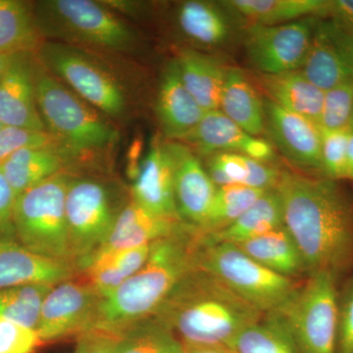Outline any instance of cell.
Returning <instances> with one entry per match:
<instances>
[{
	"mask_svg": "<svg viewBox=\"0 0 353 353\" xmlns=\"http://www.w3.org/2000/svg\"><path fill=\"white\" fill-rule=\"evenodd\" d=\"M275 189L309 275L353 263V208L336 181L283 171Z\"/></svg>",
	"mask_w": 353,
	"mask_h": 353,
	"instance_id": "cell-1",
	"label": "cell"
},
{
	"mask_svg": "<svg viewBox=\"0 0 353 353\" xmlns=\"http://www.w3.org/2000/svg\"><path fill=\"white\" fill-rule=\"evenodd\" d=\"M263 316L219 279L196 267L152 317L168 327L183 345L227 347L241 330Z\"/></svg>",
	"mask_w": 353,
	"mask_h": 353,
	"instance_id": "cell-2",
	"label": "cell"
},
{
	"mask_svg": "<svg viewBox=\"0 0 353 353\" xmlns=\"http://www.w3.org/2000/svg\"><path fill=\"white\" fill-rule=\"evenodd\" d=\"M197 228L153 243L145 265L110 296L101 299L92 331L116 334L152 317L176 284L196 268Z\"/></svg>",
	"mask_w": 353,
	"mask_h": 353,
	"instance_id": "cell-3",
	"label": "cell"
},
{
	"mask_svg": "<svg viewBox=\"0 0 353 353\" xmlns=\"http://www.w3.org/2000/svg\"><path fill=\"white\" fill-rule=\"evenodd\" d=\"M34 82L41 119L66 162L87 152L105 150L117 141L118 132L101 112L81 99L37 58Z\"/></svg>",
	"mask_w": 353,
	"mask_h": 353,
	"instance_id": "cell-4",
	"label": "cell"
},
{
	"mask_svg": "<svg viewBox=\"0 0 353 353\" xmlns=\"http://www.w3.org/2000/svg\"><path fill=\"white\" fill-rule=\"evenodd\" d=\"M41 37L69 46H88L113 51H132L139 37L102 1L43 0L34 6Z\"/></svg>",
	"mask_w": 353,
	"mask_h": 353,
	"instance_id": "cell-5",
	"label": "cell"
},
{
	"mask_svg": "<svg viewBox=\"0 0 353 353\" xmlns=\"http://www.w3.org/2000/svg\"><path fill=\"white\" fill-rule=\"evenodd\" d=\"M194 262L212 274L262 314H277L296 294L292 279L253 260L236 245L204 241L197 232Z\"/></svg>",
	"mask_w": 353,
	"mask_h": 353,
	"instance_id": "cell-6",
	"label": "cell"
},
{
	"mask_svg": "<svg viewBox=\"0 0 353 353\" xmlns=\"http://www.w3.org/2000/svg\"><path fill=\"white\" fill-rule=\"evenodd\" d=\"M70 180L71 176L61 172L16 197L13 223L18 241L28 250L73 264L66 217Z\"/></svg>",
	"mask_w": 353,
	"mask_h": 353,
	"instance_id": "cell-7",
	"label": "cell"
},
{
	"mask_svg": "<svg viewBox=\"0 0 353 353\" xmlns=\"http://www.w3.org/2000/svg\"><path fill=\"white\" fill-rule=\"evenodd\" d=\"M336 275H310L280 312L299 353H336L339 305Z\"/></svg>",
	"mask_w": 353,
	"mask_h": 353,
	"instance_id": "cell-8",
	"label": "cell"
},
{
	"mask_svg": "<svg viewBox=\"0 0 353 353\" xmlns=\"http://www.w3.org/2000/svg\"><path fill=\"white\" fill-rule=\"evenodd\" d=\"M126 203L108 183L71 178L66 194L67 228L70 259L78 273L108 238Z\"/></svg>",
	"mask_w": 353,
	"mask_h": 353,
	"instance_id": "cell-9",
	"label": "cell"
},
{
	"mask_svg": "<svg viewBox=\"0 0 353 353\" xmlns=\"http://www.w3.org/2000/svg\"><path fill=\"white\" fill-rule=\"evenodd\" d=\"M38 51L39 63L92 108L109 117L125 113L126 97L119 83L80 48L46 41Z\"/></svg>",
	"mask_w": 353,
	"mask_h": 353,
	"instance_id": "cell-10",
	"label": "cell"
},
{
	"mask_svg": "<svg viewBox=\"0 0 353 353\" xmlns=\"http://www.w3.org/2000/svg\"><path fill=\"white\" fill-rule=\"evenodd\" d=\"M317 22V17H308L281 25L250 26L245 46L253 68L267 75L301 70Z\"/></svg>",
	"mask_w": 353,
	"mask_h": 353,
	"instance_id": "cell-11",
	"label": "cell"
},
{
	"mask_svg": "<svg viewBox=\"0 0 353 353\" xmlns=\"http://www.w3.org/2000/svg\"><path fill=\"white\" fill-rule=\"evenodd\" d=\"M101 297L87 281L53 285L44 299L37 333L41 341L82 336L94 330Z\"/></svg>",
	"mask_w": 353,
	"mask_h": 353,
	"instance_id": "cell-12",
	"label": "cell"
},
{
	"mask_svg": "<svg viewBox=\"0 0 353 353\" xmlns=\"http://www.w3.org/2000/svg\"><path fill=\"white\" fill-rule=\"evenodd\" d=\"M301 71L323 92L352 82L353 32L336 18L318 19Z\"/></svg>",
	"mask_w": 353,
	"mask_h": 353,
	"instance_id": "cell-13",
	"label": "cell"
},
{
	"mask_svg": "<svg viewBox=\"0 0 353 353\" xmlns=\"http://www.w3.org/2000/svg\"><path fill=\"white\" fill-rule=\"evenodd\" d=\"M264 102L265 131L290 162L303 168L322 171L321 129L313 121Z\"/></svg>",
	"mask_w": 353,
	"mask_h": 353,
	"instance_id": "cell-14",
	"label": "cell"
},
{
	"mask_svg": "<svg viewBox=\"0 0 353 353\" xmlns=\"http://www.w3.org/2000/svg\"><path fill=\"white\" fill-rule=\"evenodd\" d=\"M32 52L17 53L0 80V122L4 127L46 131L39 114Z\"/></svg>",
	"mask_w": 353,
	"mask_h": 353,
	"instance_id": "cell-15",
	"label": "cell"
},
{
	"mask_svg": "<svg viewBox=\"0 0 353 353\" xmlns=\"http://www.w3.org/2000/svg\"><path fill=\"white\" fill-rule=\"evenodd\" d=\"M174 162L176 208L188 224L199 228L205 219L217 190L189 145L167 141Z\"/></svg>",
	"mask_w": 353,
	"mask_h": 353,
	"instance_id": "cell-16",
	"label": "cell"
},
{
	"mask_svg": "<svg viewBox=\"0 0 353 353\" xmlns=\"http://www.w3.org/2000/svg\"><path fill=\"white\" fill-rule=\"evenodd\" d=\"M132 179V201L153 214L183 221L176 208L174 162L167 141L153 143Z\"/></svg>",
	"mask_w": 353,
	"mask_h": 353,
	"instance_id": "cell-17",
	"label": "cell"
},
{
	"mask_svg": "<svg viewBox=\"0 0 353 353\" xmlns=\"http://www.w3.org/2000/svg\"><path fill=\"white\" fill-rule=\"evenodd\" d=\"M189 225L185 221L169 219L153 214L132 199L125 204L108 238L83 264L80 273L88 262L97 257L117 250L152 245L181 233Z\"/></svg>",
	"mask_w": 353,
	"mask_h": 353,
	"instance_id": "cell-18",
	"label": "cell"
},
{
	"mask_svg": "<svg viewBox=\"0 0 353 353\" xmlns=\"http://www.w3.org/2000/svg\"><path fill=\"white\" fill-rule=\"evenodd\" d=\"M77 273L73 264L36 254L17 238H0V289L30 284L55 285L74 279Z\"/></svg>",
	"mask_w": 353,
	"mask_h": 353,
	"instance_id": "cell-19",
	"label": "cell"
},
{
	"mask_svg": "<svg viewBox=\"0 0 353 353\" xmlns=\"http://www.w3.org/2000/svg\"><path fill=\"white\" fill-rule=\"evenodd\" d=\"M205 113L183 85L176 59L172 60L162 75L157 101V115L165 136L182 141Z\"/></svg>",
	"mask_w": 353,
	"mask_h": 353,
	"instance_id": "cell-20",
	"label": "cell"
},
{
	"mask_svg": "<svg viewBox=\"0 0 353 353\" xmlns=\"http://www.w3.org/2000/svg\"><path fill=\"white\" fill-rule=\"evenodd\" d=\"M260 82L270 101L319 125L324 92L311 83L301 70L274 75L261 74Z\"/></svg>",
	"mask_w": 353,
	"mask_h": 353,
	"instance_id": "cell-21",
	"label": "cell"
},
{
	"mask_svg": "<svg viewBox=\"0 0 353 353\" xmlns=\"http://www.w3.org/2000/svg\"><path fill=\"white\" fill-rule=\"evenodd\" d=\"M185 87L202 109L217 110L228 69L215 58L199 51L183 50L176 58Z\"/></svg>",
	"mask_w": 353,
	"mask_h": 353,
	"instance_id": "cell-22",
	"label": "cell"
},
{
	"mask_svg": "<svg viewBox=\"0 0 353 353\" xmlns=\"http://www.w3.org/2000/svg\"><path fill=\"white\" fill-rule=\"evenodd\" d=\"M66 160L57 146H31L14 153L0 171L17 197L61 173Z\"/></svg>",
	"mask_w": 353,
	"mask_h": 353,
	"instance_id": "cell-23",
	"label": "cell"
},
{
	"mask_svg": "<svg viewBox=\"0 0 353 353\" xmlns=\"http://www.w3.org/2000/svg\"><path fill=\"white\" fill-rule=\"evenodd\" d=\"M282 226H284L282 201L277 190L272 189L266 190L263 196L226 229L208 234L199 232L201 238L208 243L236 245Z\"/></svg>",
	"mask_w": 353,
	"mask_h": 353,
	"instance_id": "cell-24",
	"label": "cell"
},
{
	"mask_svg": "<svg viewBox=\"0 0 353 353\" xmlns=\"http://www.w3.org/2000/svg\"><path fill=\"white\" fill-rule=\"evenodd\" d=\"M219 109L250 136L265 131L264 102L241 70L228 69Z\"/></svg>",
	"mask_w": 353,
	"mask_h": 353,
	"instance_id": "cell-25",
	"label": "cell"
},
{
	"mask_svg": "<svg viewBox=\"0 0 353 353\" xmlns=\"http://www.w3.org/2000/svg\"><path fill=\"white\" fill-rule=\"evenodd\" d=\"M208 172L216 187L241 185L268 190L275 189L281 172L241 153H215L209 157Z\"/></svg>",
	"mask_w": 353,
	"mask_h": 353,
	"instance_id": "cell-26",
	"label": "cell"
},
{
	"mask_svg": "<svg viewBox=\"0 0 353 353\" xmlns=\"http://www.w3.org/2000/svg\"><path fill=\"white\" fill-rule=\"evenodd\" d=\"M252 138L217 109L208 111L196 127L181 141L192 145L204 157L222 152L245 155Z\"/></svg>",
	"mask_w": 353,
	"mask_h": 353,
	"instance_id": "cell-27",
	"label": "cell"
},
{
	"mask_svg": "<svg viewBox=\"0 0 353 353\" xmlns=\"http://www.w3.org/2000/svg\"><path fill=\"white\" fill-rule=\"evenodd\" d=\"M252 24H285L329 13V0H229L221 2Z\"/></svg>",
	"mask_w": 353,
	"mask_h": 353,
	"instance_id": "cell-28",
	"label": "cell"
},
{
	"mask_svg": "<svg viewBox=\"0 0 353 353\" xmlns=\"http://www.w3.org/2000/svg\"><path fill=\"white\" fill-rule=\"evenodd\" d=\"M152 245L101 255L88 262L81 273L101 299H105L145 265Z\"/></svg>",
	"mask_w": 353,
	"mask_h": 353,
	"instance_id": "cell-29",
	"label": "cell"
},
{
	"mask_svg": "<svg viewBox=\"0 0 353 353\" xmlns=\"http://www.w3.org/2000/svg\"><path fill=\"white\" fill-rule=\"evenodd\" d=\"M236 245L253 260L279 275L290 279L306 272L296 241L285 226Z\"/></svg>",
	"mask_w": 353,
	"mask_h": 353,
	"instance_id": "cell-30",
	"label": "cell"
},
{
	"mask_svg": "<svg viewBox=\"0 0 353 353\" xmlns=\"http://www.w3.org/2000/svg\"><path fill=\"white\" fill-rule=\"evenodd\" d=\"M176 20L183 34L202 46H219L232 34L228 16L212 2L201 0L183 2L179 7Z\"/></svg>",
	"mask_w": 353,
	"mask_h": 353,
	"instance_id": "cell-31",
	"label": "cell"
},
{
	"mask_svg": "<svg viewBox=\"0 0 353 353\" xmlns=\"http://www.w3.org/2000/svg\"><path fill=\"white\" fill-rule=\"evenodd\" d=\"M41 38L34 6L22 0H0V55L32 52Z\"/></svg>",
	"mask_w": 353,
	"mask_h": 353,
	"instance_id": "cell-32",
	"label": "cell"
},
{
	"mask_svg": "<svg viewBox=\"0 0 353 353\" xmlns=\"http://www.w3.org/2000/svg\"><path fill=\"white\" fill-rule=\"evenodd\" d=\"M112 353H183V345L163 323L150 317L114 334Z\"/></svg>",
	"mask_w": 353,
	"mask_h": 353,
	"instance_id": "cell-33",
	"label": "cell"
},
{
	"mask_svg": "<svg viewBox=\"0 0 353 353\" xmlns=\"http://www.w3.org/2000/svg\"><path fill=\"white\" fill-rule=\"evenodd\" d=\"M262 319L241 330L226 347L234 353H299L278 315H266Z\"/></svg>",
	"mask_w": 353,
	"mask_h": 353,
	"instance_id": "cell-34",
	"label": "cell"
},
{
	"mask_svg": "<svg viewBox=\"0 0 353 353\" xmlns=\"http://www.w3.org/2000/svg\"><path fill=\"white\" fill-rule=\"evenodd\" d=\"M265 192L241 185L217 188L205 219L197 230L201 234H208L226 229L263 196Z\"/></svg>",
	"mask_w": 353,
	"mask_h": 353,
	"instance_id": "cell-35",
	"label": "cell"
},
{
	"mask_svg": "<svg viewBox=\"0 0 353 353\" xmlns=\"http://www.w3.org/2000/svg\"><path fill=\"white\" fill-rule=\"evenodd\" d=\"M53 285L30 284L0 289V318L37 330L41 305Z\"/></svg>",
	"mask_w": 353,
	"mask_h": 353,
	"instance_id": "cell-36",
	"label": "cell"
},
{
	"mask_svg": "<svg viewBox=\"0 0 353 353\" xmlns=\"http://www.w3.org/2000/svg\"><path fill=\"white\" fill-rule=\"evenodd\" d=\"M353 113V81L324 92L319 126L326 130L350 129Z\"/></svg>",
	"mask_w": 353,
	"mask_h": 353,
	"instance_id": "cell-37",
	"label": "cell"
},
{
	"mask_svg": "<svg viewBox=\"0 0 353 353\" xmlns=\"http://www.w3.org/2000/svg\"><path fill=\"white\" fill-rule=\"evenodd\" d=\"M321 129L322 171L326 178L347 179V150L350 129Z\"/></svg>",
	"mask_w": 353,
	"mask_h": 353,
	"instance_id": "cell-38",
	"label": "cell"
},
{
	"mask_svg": "<svg viewBox=\"0 0 353 353\" xmlns=\"http://www.w3.org/2000/svg\"><path fill=\"white\" fill-rule=\"evenodd\" d=\"M31 146L57 148V143L48 132L32 131L13 127L2 128L0 132V168L14 153Z\"/></svg>",
	"mask_w": 353,
	"mask_h": 353,
	"instance_id": "cell-39",
	"label": "cell"
},
{
	"mask_svg": "<svg viewBox=\"0 0 353 353\" xmlns=\"http://www.w3.org/2000/svg\"><path fill=\"white\" fill-rule=\"evenodd\" d=\"M41 343L36 330L0 318V353H32Z\"/></svg>",
	"mask_w": 353,
	"mask_h": 353,
	"instance_id": "cell-40",
	"label": "cell"
},
{
	"mask_svg": "<svg viewBox=\"0 0 353 353\" xmlns=\"http://www.w3.org/2000/svg\"><path fill=\"white\" fill-rule=\"evenodd\" d=\"M336 353H353V287L339 309Z\"/></svg>",
	"mask_w": 353,
	"mask_h": 353,
	"instance_id": "cell-41",
	"label": "cell"
},
{
	"mask_svg": "<svg viewBox=\"0 0 353 353\" xmlns=\"http://www.w3.org/2000/svg\"><path fill=\"white\" fill-rule=\"evenodd\" d=\"M15 199L12 189L0 171V238H17L13 223Z\"/></svg>",
	"mask_w": 353,
	"mask_h": 353,
	"instance_id": "cell-42",
	"label": "cell"
},
{
	"mask_svg": "<svg viewBox=\"0 0 353 353\" xmlns=\"http://www.w3.org/2000/svg\"><path fill=\"white\" fill-rule=\"evenodd\" d=\"M113 334L90 331L79 336L78 343L71 353H112Z\"/></svg>",
	"mask_w": 353,
	"mask_h": 353,
	"instance_id": "cell-43",
	"label": "cell"
},
{
	"mask_svg": "<svg viewBox=\"0 0 353 353\" xmlns=\"http://www.w3.org/2000/svg\"><path fill=\"white\" fill-rule=\"evenodd\" d=\"M329 13L353 32V0H333Z\"/></svg>",
	"mask_w": 353,
	"mask_h": 353,
	"instance_id": "cell-44",
	"label": "cell"
},
{
	"mask_svg": "<svg viewBox=\"0 0 353 353\" xmlns=\"http://www.w3.org/2000/svg\"><path fill=\"white\" fill-rule=\"evenodd\" d=\"M183 353H234L226 347L217 345H183Z\"/></svg>",
	"mask_w": 353,
	"mask_h": 353,
	"instance_id": "cell-45",
	"label": "cell"
},
{
	"mask_svg": "<svg viewBox=\"0 0 353 353\" xmlns=\"http://www.w3.org/2000/svg\"><path fill=\"white\" fill-rule=\"evenodd\" d=\"M347 179L353 181V132H350L347 150Z\"/></svg>",
	"mask_w": 353,
	"mask_h": 353,
	"instance_id": "cell-46",
	"label": "cell"
},
{
	"mask_svg": "<svg viewBox=\"0 0 353 353\" xmlns=\"http://www.w3.org/2000/svg\"><path fill=\"white\" fill-rule=\"evenodd\" d=\"M14 55H0V80H1L2 76L6 73L7 67L10 63L11 60Z\"/></svg>",
	"mask_w": 353,
	"mask_h": 353,
	"instance_id": "cell-47",
	"label": "cell"
},
{
	"mask_svg": "<svg viewBox=\"0 0 353 353\" xmlns=\"http://www.w3.org/2000/svg\"><path fill=\"white\" fill-rule=\"evenodd\" d=\"M350 131L353 132V113H352V120H350Z\"/></svg>",
	"mask_w": 353,
	"mask_h": 353,
	"instance_id": "cell-48",
	"label": "cell"
},
{
	"mask_svg": "<svg viewBox=\"0 0 353 353\" xmlns=\"http://www.w3.org/2000/svg\"><path fill=\"white\" fill-rule=\"evenodd\" d=\"M3 125L1 124V122H0V132H1L2 128H3Z\"/></svg>",
	"mask_w": 353,
	"mask_h": 353,
	"instance_id": "cell-49",
	"label": "cell"
}]
</instances>
